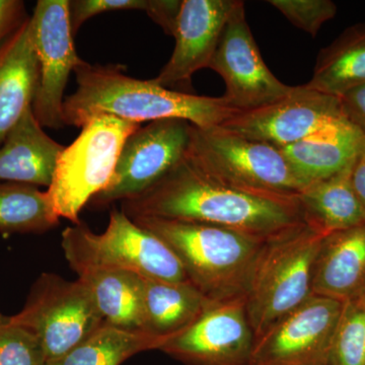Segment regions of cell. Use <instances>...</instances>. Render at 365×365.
Segmentation results:
<instances>
[{
	"label": "cell",
	"mask_w": 365,
	"mask_h": 365,
	"mask_svg": "<svg viewBox=\"0 0 365 365\" xmlns=\"http://www.w3.org/2000/svg\"><path fill=\"white\" fill-rule=\"evenodd\" d=\"M279 150L307 186L351 167L365 150V139L343 118Z\"/></svg>",
	"instance_id": "obj_16"
},
{
	"label": "cell",
	"mask_w": 365,
	"mask_h": 365,
	"mask_svg": "<svg viewBox=\"0 0 365 365\" xmlns=\"http://www.w3.org/2000/svg\"><path fill=\"white\" fill-rule=\"evenodd\" d=\"M11 319L36 334L47 362L63 356L105 324L83 281L47 273L36 281L25 307Z\"/></svg>",
	"instance_id": "obj_8"
},
{
	"label": "cell",
	"mask_w": 365,
	"mask_h": 365,
	"mask_svg": "<svg viewBox=\"0 0 365 365\" xmlns=\"http://www.w3.org/2000/svg\"><path fill=\"white\" fill-rule=\"evenodd\" d=\"M63 150L29 108L0 145V182L49 188Z\"/></svg>",
	"instance_id": "obj_17"
},
{
	"label": "cell",
	"mask_w": 365,
	"mask_h": 365,
	"mask_svg": "<svg viewBox=\"0 0 365 365\" xmlns=\"http://www.w3.org/2000/svg\"><path fill=\"white\" fill-rule=\"evenodd\" d=\"M352 167L307 185L299 194L304 222L317 232L329 235L365 223L364 209L352 187Z\"/></svg>",
	"instance_id": "obj_21"
},
{
	"label": "cell",
	"mask_w": 365,
	"mask_h": 365,
	"mask_svg": "<svg viewBox=\"0 0 365 365\" xmlns=\"http://www.w3.org/2000/svg\"><path fill=\"white\" fill-rule=\"evenodd\" d=\"M39 81L31 18L0 46V145L32 107Z\"/></svg>",
	"instance_id": "obj_18"
},
{
	"label": "cell",
	"mask_w": 365,
	"mask_h": 365,
	"mask_svg": "<svg viewBox=\"0 0 365 365\" xmlns=\"http://www.w3.org/2000/svg\"><path fill=\"white\" fill-rule=\"evenodd\" d=\"M132 220L172 250L190 283L211 302L244 297L269 241L204 223L158 217Z\"/></svg>",
	"instance_id": "obj_3"
},
{
	"label": "cell",
	"mask_w": 365,
	"mask_h": 365,
	"mask_svg": "<svg viewBox=\"0 0 365 365\" xmlns=\"http://www.w3.org/2000/svg\"><path fill=\"white\" fill-rule=\"evenodd\" d=\"M340 119L343 115L339 98L304 85L294 86L292 93L272 104L237 113L222 126L282 148Z\"/></svg>",
	"instance_id": "obj_14"
},
{
	"label": "cell",
	"mask_w": 365,
	"mask_h": 365,
	"mask_svg": "<svg viewBox=\"0 0 365 365\" xmlns=\"http://www.w3.org/2000/svg\"><path fill=\"white\" fill-rule=\"evenodd\" d=\"M343 306L314 294L255 342L252 365H328Z\"/></svg>",
	"instance_id": "obj_13"
},
{
	"label": "cell",
	"mask_w": 365,
	"mask_h": 365,
	"mask_svg": "<svg viewBox=\"0 0 365 365\" xmlns=\"http://www.w3.org/2000/svg\"><path fill=\"white\" fill-rule=\"evenodd\" d=\"M58 222L47 191L30 185L0 182V232H43Z\"/></svg>",
	"instance_id": "obj_25"
},
{
	"label": "cell",
	"mask_w": 365,
	"mask_h": 365,
	"mask_svg": "<svg viewBox=\"0 0 365 365\" xmlns=\"http://www.w3.org/2000/svg\"><path fill=\"white\" fill-rule=\"evenodd\" d=\"M328 365H365V294L344 302Z\"/></svg>",
	"instance_id": "obj_26"
},
{
	"label": "cell",
	"mask_w": 365,
	"mask_h": 365,
	"mask_svg": "<svg viewBox=\"0 0 365 365\" xmlns=\"http://www.w3.org/2000/svg\"><path fill=\"white\" fill-rule=\"evenodd\" d=\"M322 365H326V364H322Z\"/></svg>",
	"instance_id": "obj_34"
},
{
	"label": "cell",
	"mask_w": 365,
	"mask_h": 365,
	"mask_svg": "<svg viewBox=\"0 0 365 365\" xmlns=\"http://www.w3.org/2000/svg\"><path fill=\"white\" fill-rule=\"evenodd\" d=\"M365 85V21L349 26L337 39L322 49L313 76L312 90L340 98Z\"/></svg>",
	"instance_id": "obj_23"
},
{
	"label": "cell",
	"mask_w": 365,
	"mask_h": 365,
	"mask_svg": "<svg viewBox=\"0 0 365 365\" xmlns=\"http://www.w3.org/2000/svg\"><path fill=\"white\" fill-rule=\"evenodd\" d=\"M125 215L215 225L270 240L307 225L297 198L232 188L211 179L185 158L157 184L123 201Z\"/></svg>",
	"instance_id": "obj_1"
},
{
	"label": "cell",
	"mask_w": 365,
	"mask_h": 365,
	"mask_svg": "<svg viewBox=\"0 0 365 365\" xmlns=\"http://www.w3.org/2000/svg\"><path fill=\"white\" fill-rule=\"evenodd\" d=\"M69 0H39L31 16L39 81L32 109L42 127L64 126V91L72 71L83 64L74 46Z\"/></svg>",
	"instance_id": "obj_10"
},
{
	"label": "cell",
	"mask_w": 365,
	"mask_h": 365,
	"mask_svg": "<svg viewBox=\"0 0 365 365\" xmlns=\"http://www.w3.org/2000/svg\"><path fill=\"white\" fill-rule=\"evenodd\" d=\"M61 246L67 262L78 274L118 269L153 279L190 282L172 250L123 210L112 211L107 230L101 235L81 222L67 227L62 232Z\"/></svg>",
	"instance_id": "obj_6"
},
{
	"label": "cell",
	"mask_w": 365,
	"mask_h": 365,
	"mask_svg": "<svg viewBox=\"0 0 365 365\" xmlns=\"http://www.w3.org/2000/svg\"><path fill=\"white\" fill-rule=\"evenodd\" d=\"M192 126L186 120L165 119L139 127L125 141L111 181L91 205L128 200L157 184L186 158Z\"/></svg>",
	"instance_id": "obj_9"
},
{
	"label": "cell",
	"mask_w": 365,
	"mask_h": 365,
	"mask_svg": "<svg viewBox=\"0 0 365 365\" xmlns=\"http://www.w3.org/2000/svg\"><path fill=\"white\" fill-rule=\"evenodd\" d=\"M343 118L365 139V85L339 98Z\"/></svg>",
	"instance_id": "obj_30"
},
{
	"label": "cell",
	"mask_w": 365,
	"mask_h": 365,
	"mask_svg": "<svg viewBox=\"0 0 365 365\" xmlns=\"http://www.w3.org/2000/svg\"><path fill=\"white\" fill-rule=\"evenodd\" d=\"M313 294L342 302L365 294V223L323 240L314 267Z\"/></svg>",
	"instance_id": "obj_19"
},
{
	"label": "cell",
	"mask_w": 365,
	"mask_h": 365,
	"mask_svg": "<svg viewBox=\"0 0 365 365\" xmlns=\"http://www.w3.org/2000/svg\"><path fill=\"white\" fill-rule=\"evenodd\" d=\"M210 302L190 282L144 277L145 332L163 344L195 322Z\"/></svg>",
	"instance_id": "obj_22"
},
{
	"label": "cell",
	"mask_w": 365,
	"mask_h": 365,
	"mask_svg": "<svg viewBox=\"0 0 365 365\" xmlns=\"http://www.w3.org/2000/svg\"><path fill=\"white\" fill-rule=\"evenodd\" d=\"M292 25L316 37L322 26L332 20L337 6L331 0H269Z\"/></svg>",
	"instance_id": "obj_28"
},
{
	"label": "cell",
	"mask_w": 365,
	"mask_h": 365,
	"mask_svg": "<svg viewBox=\"0 0 365 365\" xmlns=\"http://www.w3.org/2000/svg\"><path fill=\"white\" fill-rule=\"evenodd\" d=\"M325 237L304 225L266 242L244 295L255 342L313 297L314 267Z\"/></svg>",
	"instance_id": "obj_4"
},
{
	"label": "cell",
	"mask_w": 365,
	"mask_h": 365,
	"mask_svg": "<svg viewBox=\"0 0 365 365\" xmlns=\"http://www.w3.org/2000/svg\"><path fill=\"white\" fill-rule=\"evenodd\" d=\"M93 294L106 324L145 333L144 277L131 271L93 269L78 274Z\"/></svg>",
	"instance_id": "obj_20"
},
{
	"label": "cell",
	"mask_w": 365,
	"mask_h": 365,
	"mask_svg": "<svg viewBox=\"0 0 365 365\" xmlns=\"http://www.w3.org/2000/svg\"><path fill=\"white\" fill-rule=\"evenodd\" d=\"M139 127L109 115L93 117L81 127L78 138L62 150L47 190L59 218L81 222L79 213L107 188L125 141Z\"/></svg>",
	"instance_id": "obj_7"
},
{
	"label": "cell",
	"mask_w": 365,
	"mask_h": 365,
	"mask_svg": "<svg viewBox=\"0 0 365 365\" xmlns=\"http://www.w3.org/2000/svg\"><path fill=\"white\" fill-rule=\"evenodd\" d=\"M351 182L355 194L365 211V150L353 165Z\"/></svg>",
	"instance_id": "obj_33"
},
{
	"label": "cell",
	"mask_w": 365,
	"mask_h": 365,
	"mask_svg": "<svg viewBox=\"0 0 365 365\" xmlns=\"http://www.w3.org/2000/svg\"><path fill=\"white\" fill-rule=\"evenodd\" d=\"M74 73L78 88L64 98V126L81 128L93 117L109 115L138 124L182 119L204 128L222 125L240 113L223 97L170 90L153 78H131L119 64L91 66L85 61Z\"/></svg>",
	"instance_id": "obj_2"
},
{
	"label": "cell",
	"mask_w": 365,
	"mask_h": 365,
	"mask_svg": "<svg viewBox=\"0 0 365 365\" xmlns=\"http://www.w3.org/2000/svg\"><path fill=\"white\" fill-rule=\"evenodd\" d=\"M44 348L36 334L0 314V365H46Z\"/></svg>",
	"instance_id": "obj_27"
},
{
	"label": "cell",
	"mask_w": 365,
	"mask_h": 365,
	"mask_svg": "<svg viewBox=\"0 0 365 365\" xmlns=\"http://www.w3.org/2000/svg\"><path fill=\"white\" fill-rule=\"evenodd\" d=\"M186 158L211 179L258 195L297 198L307 187L279 148L222 125H193Z\"/></svg>",
	"instance_id": "obj_5"
},
{
	"label": "cell",
	"mask_w": 365,
	"mask_h": 365,
	"mask_svg": "<svg viewBox=\"0 0 365 365\" xmlns=\"http://www.w3.org/2000/svg\"><path fill=\"white\" fill-rule=\"evenodd\" d=\"M150 0H72L68 4L69 23L76 37L79 28L98 14L119 11H148Z\"/></svg>",
	"instance_id": "obj_29"
},
{
	"label": "cell",
	"mask_w": 365,
	"mask_h": 365,
	"mask_svg": "<svg viewBox=\"0 0 365 365\" xmlns=\"http://www.w3.org/2000/svg\"><path fill=\"white\" fill-rule=\"evenodd\" d=\"M162 341L104 324L88 339L46 365H121L137 353L160 349Z\"/></svg>",
	"instance_id": "obj_24"
},
{
	"label": "cell",
	"mask_w": 365,
	"mask_h": 365,
	"mask_svg": "<svg viewBox=\"0 0 365 365\" xmlns=\"http://www.w3.org/2000/svg\"><path fill=\"white\" fill-rule=\"evenodd\" d=\"M208 68L222 76L227 88L222 97L239 112L272 104L294 88L281 83L266 66L250 30L244 2L240 0L225 24Z\"/></svg>",
	"instance_id": "obj_11"
},
{
	"label": "cell",
	"mask_w": 365,
	"mask_h": 365,
	"mask_svg": "<svg viewBox=\"0 0 365 365\" xmlns=\"http://www.w3.org/2000/svg\"><path fill=\"white\" fill-rule=\"evenodd\" d=\"M181 6L182 1L179 0H150L146 14L168 35L174 37Z\"/></svg>",
	"instance_id": "obj_31"
},
{
	"label": "cell",
	"mask_w": 365,
	"mask_h": 365,
	"mask_svg": "<svg viewBox=\"0 0 365 365\" xmlns=\"http://www.w3.org/2000/svg\"><path fill=\"white\" fill-rule=\"evenodd\" d=\"M26 19L25 2L0 0V46L13 35Z\"/></svg>",
	"instance_id": "obj_32"
},
{
	"label": "cell",
	"mask_w": 365,
	"mask_h": 365,
	"mask_svg": "<svg viewBox=\"0 0 365 365\" xmlns=\"http://www.w3.org/2000/svg\"><path fill=\"white\" fill-rule=\"evenodd\" d=\"M235 4L237 0H182L174 52L153 81L163 88H191L193 74L208 68Z\"/></svg>",
	"instance_id": "obj_15"
},
{
	"label": "cell",
	"mask_w": 365,
	"mask_h": 365,
	"mask_svg": "<svg viewBox=\"0 0 365 365\" xmlns=\"http://www.w3.org/2000/svg\"><path fill=\"white\" fill-rule=\"evenodd\" d=\"M255 335L244 297L211 302L160 351L186 365H252Z\"/></svg>",
	"instance_id": "obj_12"
}]
</instances>
